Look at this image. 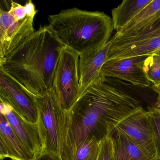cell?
<instances>
[{
    "mask_svg": "<svg viewBox=\"0 0 160 160\" xmlns=\"http://www.w3.org/2000/svg\"><path fill=\"white\" fill-rule=\"evenodd\" d=\"M141 109L137 99L109 85L100 73L67 111L62 159L73 160L77 148L85 138L91 137L101 141L122 120Z\"/></svg>",
    "mask_w": 160,
    "mask_h": 160,
    "instance_id": "cell-1",
    "label": "cell"
},
{
    "mask_svg": "<svg viewBox=\"0 0 160 160\" xmlns=\"http://www.w3.org/2000/svg\"><path fill=\"white\" fill-rule=\"evenodd\" d=\"M64 46L48 25L41 27L0 60V67L34 95L53 88L55 70Z\"/></svg>",
    "mask_w": 160,
    "mask_h": 160,
    "instance_id": "cell-2",
    "label": "cell"
},
{
    "mask_svg": "<svg viewBox=\"0 0 160 160\" xmlns=\"http://www.w3.org/2000/svg\"><path fill=\"white\" fill-rule=\"evenodd\" d=\"M49 26L61 42L79 56L100 49L109 41L112 19L102 12L71 8L48 17Z\"/></svg>",
    "mask_w": 160,
    "mask_h": 160,
    "instance_id": "cell-3",
    "label": "cell"
},
{
    "mask_svg": "<svg viewBox=\"0 0 160 160\" xmlns=\"http://www.w3.org/2000/svg\"><path fill=\"white\" fill-rule=\"evenodd\" d=\"M34 99L42 153L61 157L66 137L67 111L53 88L42 95H34Z\"/></svg>",
    "mask_w": 160,
    "mask_h": 160,
    "instance_id": "cell-4",
    "label": "cell"
},
{
    "mask_svg": "<svg viewBox=\"0 0 160 160\" xmlns=\"http://www.w3.org/2000/svg\"><path fill=\"white\" fill-rule=\"evenodd\" d=\"M111 40L108 60L151 56L160 50V18L133 35Z\"/></svg>",
    "mask_w": 160,
    "mask_h": 160,
    "instance_id": "cell-5",
    "label": "cell"
},
{
    "mask_svg": "<svg viewBox=\"0 0 160 160\" xmlns=\"http://www.w3.org/2000/svg\"><path fill=\"white\" fill-rule=\"evenodd\" d=\"M79 59L78 54L64 47L55 70L52 88L66 111L71 109L78 98Z\"/></svg>",
    "mask_w": 160,
    "mask_h": 160,
    "instance_id": "cell-6",
    "label": "cell"
},
{
    "mask_svg": "<svg viewBox=\"0 0 160 160\" xmlns=\"http://www.w3.org/2000/svg\"><path fill=\"white\" fill-rule=\"evenodd\" d=\"M2 1L0 9V60L18 47L35 31L34 19L18 20L9 13L10 3Z\"/></svg>",
    "mask_w": 160,
    "mask_h": 160,
    "instance_id": "cell-7",
    "label": "cell"
},
{
    "mask_svg": "<svg viewBox=\"0 0 160 160\" xmlns=\"http://www.w3.org/2000/svg\"><path fill=\"white\" fill-rule=\"evenodd\" d=\"M0 99L8 103L26 120L37 123L34 95L23 84L0 67Z\"/></svg>",
    "mask_w": 160,
    "mask_h": 160,
    "instance_id": "cell-8",
    "label": "cell"
},
{
    "mask_svg": "<svg viewBox=\"0 0 160 160\" xmlns=\"http://www.w3.org/2000/svg\"><path fill=\"white\" fill-rule=\"evenodd\" d=\"M148 57L107 60L101 69V73L106 78H118L140 88H149L151 83L143 69L144 62Z\"/></svg>",
    "mask_w": 160,
    "mask_h": 160,
    "instance_id": "cell-9",
    "label": "cell"
},
{
    "mask_svg": "<svg viewBox=\"0 0 160 160\" xmlns=\"http://www.w3.org/2000/svg\"><path fill=\"white\" fill-rule=\"evenodd\" d=\"M116 129L143 148L157 153L148 111L143 108L134 112L122 120Z\"/></svg>",
    "mask_w": 160,
    "mask_h": 160,
    "instance_id": "cell-10",
    "label": "cell"
},
{
    "mask_svg": "<svg viewBox=\"0 0 160 160\" xmlns=\"http://www.w3.org/2000/svg\"><path fill=\"white\" fill-rule=\"evenodd\" d=\"M0 113L2 114L16 135L33 154L42 152V144L37 123H32L18 114L11 105L1 99Z\"/></svg>",
    "mask_w": 160,
    "mask_h": 160,
    "instance_id": "cell-11",
    "label": "cell"
},
{
    "mask_svg": "<svg viewBox=\"0 0 160 160\" xmlns=\"http://www.w3.org/2000/svg\"><path fill=\"white\" fill-rule=\"evenodd\" d=\"M111 43L110 39L102 48L79 56V91L78 97L90 83L100 74L103 65L108 60Z\"/></svg>",
    "mask_w": 160,
    "mask_h": 160,
    "instance_id": "cell-12",
    "label": "cell"
},
{
    "mask_svg": "<svg viewBox=\"0 0 160 160\" xmlns=\"http://www.w3.org/2000/svg\"><path fill=\"white\" fill-rule=\"evenodd\" d=\"M109 136L116 160H160L156 152L143 148L117 129Z\"/></svg>",
    "mask_w": 160,
    "mask_h": 160,
    "instance_id": "cell-13",
    "label": "cell"
},
{
    "mask_svg": "<svg viewBox=\"0 0 160 160\" xmlns=\"http://www.w3.org/2000/svg\"><path fill=\"white\" fill-rule=\"evenodd\" d=\"M0 140L12 160H33L34 156L13 131L4 116L0 113Z\"/></svg>",
    "mask_w": 160,
    "mask_h": 160,
    "instance_id": "cell-14",
    "label": "cell"
},
{
    "mask_svg": "<svg viewBox=\"0 0 160 160\" xmlns=\"http://www.w3.org/2000/svg\"><path fill=\"white\" fill-rule=\"evenodd\" d=\"M160 18V0H153L133 19L125 25L116 36L133 35L155 22Z\"/></svg>",
    "mask_w": 160,
    "mask_h": 160,
    "instance_id": "cell-15",
    "label": "cell"
},
{
    "mask_svg": "<svg viewBox=\"0 0 160 160\" xmlns=\"http://www.w3.org/2000/svg\"><path fill=\"white\" fill-rule=\"evenodd\" d=\"M153 0H123L117 8L112 10L113 28L119 31L133 19Z\"/></svg>",
    "mask_w": 160,
    "mask_h": 160,
    "instance_id": "cell-16",
    "label": "cell"
},
{
    "mask_svg": "<svg viewBox=\"0 0 160 160\" xmlns=\"http://www.w3.org/2000/svg\"><path fill=\"white\" fill-rule=\"evenodd\" d=\"M101 141L88 137L78 145L73 160H97Z\"/></svg>",
    "mask_w": 160,
    "mask_h": 160,
    "instance_id": "cell-17",
    "label": "cell"
},
{
    "mask_svg": "<svg viewBox=\"0 0 160 160\" xmlns=\"http://www.w3.org/2000/svg\"><path fill=\"white\" fill-rule=\"evenodd\" d=\"M144 72L152 85L160 84V56L153 54L145 60L143 64Z\"/></svg>",
    "mask_w": 160,
    "mask_h": 160,
    "instance_id": "cell-18",
    "label": "cell"
},
{
    "mask_svg": "<svg viewBox=\"0 0 160 160\" xmlns=\"http://www.w3.org/2000/svg\"><path fill=\"white\" fill-rule=\"evenodd\" d=\"M153 129L157 156L160 160V111L154 106L148 110Z\"/></svg>",
    "mask_w": 160,
    "mask_h": 160,
    "instance_id": "cell-19",
    "label": "cell"
},
{
    "mask_svg": "<svg viewBox=\"0 0 160 160\" xmlns=\"http://www.w3.org/2000/svg\"><path fill=\"white\" fill-rule=\"evenodd\" d=\"M97 160H116L113 142L110 136L101 140Z\"/></svg>",
    "mask_w": 160,
    "mask_h": 160,
    "instance_id": "cell-20",
    "label": "cell"
},
{
    "mask_svg": "<svg viewBox=\"0 0 160 160\" xmlns=\"http://www.w3.org/2000/svg\"><path fill=\"white\" fill-rule=\"evenodd\" d=\"M9 12L18 20H22L27 17L24 6L12 1H10Z\"/></svg>",
    "mask_w": 160,
    "mask_h": 160,
    "instance_id": "cell-21",
    "label": "cell"
},
{
    "mask_svg": "<svg viewBox=\"0 0 160 160\" xmlns=\"http://www.w3.org/2000/svg\"><path fill=\"white\" fill-rule=\"evenodd\" d=\"M24 6L27 16L34 19L35 15L38 12V11L35 9V5L31 0H29L27 1Z\"/></svg>",
    "mask_w": 160,
    "mask_h": 160,
    "instance_id": "cell-22",
    "label": "cell"
},
{
    "mask_svg": "<svg viewBox=\"0 0 160 160\" xmlns=\"http://www.w3.org/2000/svg\"><path fill=\"white\" fill-rule=\"evenodd\" d=\"M33 160H62L61 156L49 153H42Z\"/></svg>",
    "mask_w": 160,
    "mask_h": 160,
    "instance_id": "cell-23",
    "label": "cell"
},
{
    "mask_svg": "<svg viewBox=\"0 0 160 160\" xmlns=\"http://www.w3.org/2000/svg\"><path fill=\"white\" fill-rule=\"evenodd\" d=\"M9 152L6 147L2 142L0 143V159L2 160L6 158H9Z\"/></svg>",
    "mask_w": 160,
    "mask_h": 160,
    "instance_id": "cell-24",
    "label": "cell"
},
{
    "mask_svg": "<svg viewBox=\"0 0 160 160\" xmlns=\"http://www.w3.org/2000/svg\"><path fill=\"white\" fill-rule=\"evenodd\" d=\"M152 88L154 92L158 94L157 101L154 106L158 107L160 106V84L158 85H152Z\"/></svg>",
    "mask_w": 160,
    "mask_h": 160,
    "instance_id": "cell-25",
    "label": "cell"
},
{
    "mask_svg": "<svg viewBox=\"0 0 160 160\" xmlns=\"http://www.w3.org/2000/svg\"><path fill=\"white\" fill-rule=\"evenodd\" d=\"M155 54H156V55L160 56V50H158V51H157V52H156V53H155Z\"/></svg>",
    "mask_w": 160,
    "mask_h": 160,
    "instance_id": "cell-26",
    "label": "cell"
},
{
    "mask_svg": "<svg viewBox=\"0 0 160 160\" xmlns=\"http://www.w3.org/2000/svg\"><path fill=\"white\" fill-rule=\"evenodd\" d=\"M154 106V107L156 108H157V109H158V110H159V111H160V106L158 107L154 106Z\"/></svg>",
    "mask_w": 160,
    "mask_h": 160,
    "instance_id": "cell-27",
    "label": "cell"
}]
</instances>
